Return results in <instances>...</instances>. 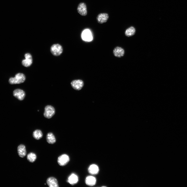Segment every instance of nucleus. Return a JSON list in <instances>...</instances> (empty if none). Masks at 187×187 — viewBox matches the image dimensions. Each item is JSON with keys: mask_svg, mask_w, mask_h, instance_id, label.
<instances>
[{"mask_svg": "<svg viewBox=\"0 0 187 187\" xmlns=\"http://www.w3.org/2000/svg\"><path fill=\"white\" fill-rule=\"evenodd\" d=\"M70 160L68 155L66 154L62 155L58 158L57 162L59 165L62 166L66 165L69 162Z\"/></svg>", "mask_w": 187, "mask_h": 187, "instance_id": "nucleus-4", "label": "nucleus"}, {"mask_svg": "<svg viewBox=\"0 0 187 187\" xmlns=\"http://www.w3.org/2000/svg\"><path fill=\"white\" fill-rule=\"evenodd\" d=\"M68 181L72 185L76 184L78 181V178L77 175L74 174H71L69 177Z\"/></svg>", "mask_w": 187, "mask_h": 187, "instance_id": "nucleus-16", "label": "nucleus"}, {"mask_svg": "<svg viewBox=\"0 0 187 187\" xmlns=\"http://www.w3.org/2000/svg\"><path fill=\"white\" fill-rule=\"evenodd\" d=\"M33 135L35 139L36 140H39L42 138L43 134L41 130H36L33 132Z\"/></svg>", "mask_w": 187, "mask_h": 187, "instance_id": "nucleus-19", "label": "nucleus"}, {"mask_svg": "<svg viewBox=\"0 0 187 187\" xmlns=\"http://www.w3.org/2000/svg\"><path fill=\"white\" fill-rule=\"evenodd\" d=\"M71 84L72 87L77 90H81L84 86L83 81L80 80H73Z\"/></svg>", "mask_w": 187, "mask_h": 187, "instance_id": "nucleus-8", "label": "nucleus"}, {"mask_svg": "<svg viewBox=\"0 0 187 187\" xmlns=\"http://www.w3.org/2000/svg\"><path fill=\"white\" fill-rule=\"evenodd\" d=\"M25 59L22 61V64L25 67H29L31 65L32 63V56L30 54L27 53L25 55Z\"/></svg>", "mask_w": 187, "mask_h": 187, "instance_id": "nucleus-6", "label": "nucleus"}, {"mask_svg": "<svg viewBox=\"0 0 187 187\" xmlns=\"http://www.w3.org/2000/svg\"><path fill=\"white\" fill-rule=\"evenodd\" d=\"M89 172L93 175L97 174L99 171L98 167L96 165L93 164L91 165L88 169Z\"/></svg>", "mask_w": 187, "mask_h": 187, "instance_id": "nucleus-15", "label": "nucleus"}, {"mask_svg": "<svg viewBox=\"0 0 187 187\" xmlns=\"http://www.w3.org/2000/svg\"><path fill=\"white\" fill-rule=\"evenodd\" d=\"M46 139L47 143L50 144H54L56 142L55 138L54 135L51 133H49L47 134Z\"/></svg>", "mask_w": 187, "mask_h": 187, "instance_id": "nucleus-17", "label": "nucleus"}, {"mask_svg": "<svg viewBox=\"0 0 187 187\" xmlns=\"http://www.w3.org/2000/svg\"><path fill=\"white\" fill-rule=\"evenodd\" d=\"M85 182L87 185L91 186H93L96 184V179L94 177L92 176H89L86 177Z\"/></svg>", "mask_w": 187, "mask_h": 187, "instance_id": "nucleus-14", "label": "nucleus"}, {"mask_svg": "<svg viewBox=\"0 0 187 187\" xmlns=\"http://www.w3.org/2000/svg\"><path fill=\"white\" fill-rule=\"evenodd\" d=\"M37 156L36 154L33 153L28 154L27 156V160L30 162L33 163L36 160Z\"/></svg>", "mask_w": 187, "mask_h": 187, "instance_id": "nucleus-20", "label": "nucleus"}, {"mask_svg": "<svg viewBox=\"0 0 187 187\" xmlns=\"http://www.w3.org/2000/svg\"><path fill=\"white\" fill-rule=\"evenodd\" d=\"M63 48L59 44H55L53 45L51 47L50 51L51 53L55 56L60 55L63 52Z\"/></svg>", "mask_w": 187, "mask_h": 187, "instance_id": "nucleus-2", "label": "nucleus"}, {"mask_svg": "<svg viewBox=\"0 0 187 187\" xmlns=\"http://www.w3.org/2000/svg\"><path fill=\"white\" fill-rule=\"evenodd\" d=\"M82 37L83 40L87 41H91L93 39L92 34L89 30H85L83 32Z\"/></svg>", "mask_w": 187, "mask_h": 187, "instance_id": "nucleus-10", "label": "nucleus"}, {"mask_svg": "<svg viewBox=\"0 0 187 187\" xmlns=\"http://www.w3.org/2000/svg\"><path fill=\"white\" fill-rule=\"evenodd\" d=\"M47 183L50 187H58V181L56 178L54 177H50L47 179Z\"/></svg>", "mask_w": 187, "mask_h": 187, "instance_id": "nucleus-12", "label": "nucleus"}, {"mask_svg": "<svg viewBox=\"0 0 187 187\" xmlns=\"http://www.w3.org/2000/svg\"><path fill=\"white\" fill-rule=\"evenodd\" d=\"M26 79L25 75L23 73L17 74L14 78H11L9 80V83L11 84H18L24 83Z\"/></svg>", "mask_w": 187, "mask_h": 187, "instance_id": "nucleus-1", "label": "nucleus"}, {"mask_svg": "<svg viewBox=\"0 0 187 187\" xmlns=\"http://www.w3.org/2000/svg\"><path fill=\"white\" fill-rule=\"evenodd\" d=\"M136 30L133 27H130L127 29L125 32L126 36L128 37H130L134 35L135 34Z\"/></svg>", "mask_w": 187, "mask_h": 187, "instance_id": "nucleus-18", "label": "nucleus"}, {"mask_svg": "<svg viewBox=\"0 0 187 187\" xmlns=\"http://www.w3.org/2000/svg\"><path fill=\"white\" fill-rule=\"evenodd\" d=\"M18 151L19 156L23 158L26 155L27 152L25 146L23 144L19 146L18 148Z\"/></svg>", "mask_w": 187, "mask_h": 187, "instance_id": "nucleus-13", "label": "nucleus"}, {"mask_svg": "<svg viewBox=\"0 0 187 187\" xmlns=\"http://www.w3.org/2000/svg\"><path fill=\"white\" fill-rule=\"evenodd\" d=\"M13 94L14 97L20 100H23L25 96V92L20 89L15 90L13 92Z\"/></svg>", "mask_w": 187, "mask_h": 187, "instance_id": "nucleus-9", "label": "nucleus"}, {"mask_svg": "<svg viewBox=\"0 0 187 187\" xmlns=\"http://www.w3.org/2000/svg\"><path fill=\"white\" fill-rule=\"evenodd\" d=\"M55 110L52 106L48 105L45 108V111L44 114V117L47 118H50L55 114Z\"/></svg>", "mask_w": 187, "mask_h": 187, "instance_id": "nucleus-3", "label": "nucleus"}, {"mask_svg": "<svg viewBox=\"0 0 187 187\" xmlns=\"http://www.w3.org/2000/svg\"><path fill=\"white\" fill-rule=\"evenodd\" d=\"M77 11L78 13L82 16H86L87 14V7L84 3H80L78 5Z\"/></svg>", "mask_w": 187, "mask_h": 187, "instance_id": "nucleus-5", "label": "nucleus"}, {"mask_svg": "<svg viewBox=\"0 0 187 187\" xmlns=\"http://www.w3.org/2000/svg\"><path fill=\"white\" fill-rule=\"evenodd\" d=\"M109 18L108 14L107 13H101L96 17L97 22L100 24H103L107 22Z\"/></svg>", "mask_w": 187, "mask_h": 187, "instance_id": "nucleus-7", "label": "nucleus"}, {"mask_svg": "<svg viewBox=\"0 0 187 187\" xmlns=\"http://www.w3.org/2000/svg\"><path fill=\"white\" fill-rule=\"evenodd\" d=\"M113 53L115 57H121L124 55L125 51L122 48L117 47L114 49Z\"/></svg>", "mask_w": 187, "mask_h": 187, "instance_id": "nucleus-11", "label": "nucleus"}]
</instances>
